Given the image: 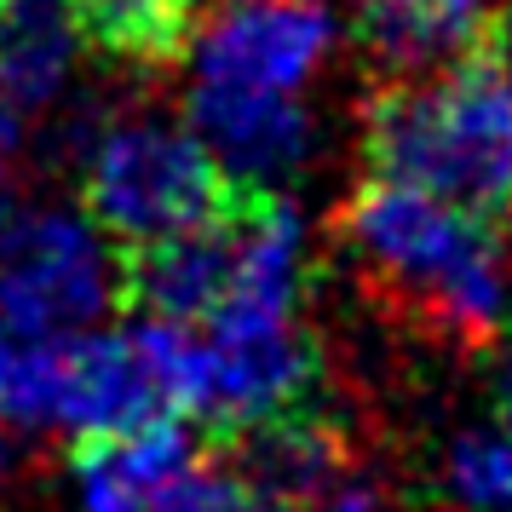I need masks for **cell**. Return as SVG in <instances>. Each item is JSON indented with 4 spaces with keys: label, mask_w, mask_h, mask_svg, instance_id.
Here are the masks:
<instances>
[{
    "label": "cell",
    "mask_w": 512,
    "mask_h": 512,
    "mask_svg": "<svg viewBox=\"0 0 512 512\" xmlns=\"http://www.w3.org/2000/svg\"><path fill=\"white\" fill-rule=\"evenodd\" d=\"M363 162L466 208L495 231L512 225V70L501 41L415 81H392L363 110Z\"/></svg>",
    "instance_id": "obj_1"
},
{
    "label": "cell",
    "mask_w": 512,
    "mask_h": 512,
    "mask_svg": "<svg viewBox=\"0 0 512 512\" xmlns=\"http://www.w3.org/2000/svg\"><path fill=\"white\" fill-rule=\"evenodd\" d=\"M305 225L282 190L242 185L185 236L121 254V311L208 328L225 317H294L305 300Z\"/></svg>",
    "instance_id": "obj_2"
},
{
    "label": "cell",
    "mask_w": 512,
    "mask_h": 512,
    "mask_svg": "<svg viewBox=\"0 0 512 512\" xmlns=\"http://www.w3.org/2000/svg\"><path fill=\"white\" fill-rule=\"evenodd\" d=\"M340 236L392 294L415 305L432 334L455 346H484L495 334L507 305L495 225L420 185L369 173L340 208Z\"/></svg>",
    "instance_id": "obj_3"
},
{
    "label": "cell",
    "mask_w": 512,
    "mask_h": 512,
    "mask_svg": "<svg viewBox=\"0 0 512 512\" xmlns=\"http://www.w3.org/2000/svg\"><path fill=\"white\" fill-rule=\"evenodd\" d=\"M242 196V179L196 127L167 116H116L98 127L81 173V208L121 254L208 225Z\"/></svg>",
    "instance_id": "obj_4"
},
{
    "label": "cell",
    "mask_w": 512,
    "mask_h": 512,
    "mask_svg": "<svg viewBox=\"0 0 512 512\" xmlns=\"http://www.w3.org/2000/svg\"><path fill=\"white\" fill-rule=\"evenodd\" d=\"M121 311V248L81 213L29 208L0 225V328L12 340L81 334Z\"/></svg>",
    "instance_id": "obj_5"
},
{
    "label": "cell",
    "mask_w": 512,
    "mask_h": 512,
    "mask_svg": "<svg viewBox=\"0 0 512 512\" xmlns=\"http://www.w3.org/2000/svg\"><path fill=\"white\" fill-rule=\"evenodd\" d=\"M323 392V346L300 317H225L196 328V432L225 449L271 420L311 415Z\"/></svg>",
    "instance_id": "obj_6"
},
{
    "label": "cell",
    "mask_w": 512,
    "mask_h": 512,
    "mask_svg": "<svg viewBox=\"0 0 512 512\" xmlns=\"http://www.w3.org/2000/svg\"><path fill=\"white\" fill-rule=\"evenodd\" d=\"M196 420V328L139 317L116 334L64 340V426L133 432Z\"/></svg>",
    "instance_id": "obj_7"
},
{
    "label": "cell",
    "mask_w": 512,
    "mask_h": 512,
    "mask_svg": "<svg viewBox=\"0 0 512 512\" xmlns=\"http://www.w3.org/2000/svg\"><path fill=\"white\" fill-rule=\"evenodd\" d=\"M334 41V18L323 0H236L225 18H213L196 70L219 87H265L294 93L323 64Z\"/></svg>",
    "instance_id": "obj_8"
},
{
    "label": "cell",
    "mask_w": 512,
    "mask_h": 512,
    "mask_svg": "<svg viewBox=\"0 0 512 512\" xmlns=\"http://www.w3.org/2000/svg\"><path fill=\"white\" fill-rule=\"evenodd\" d=\"M190 127L213 144V156L231 167L242 185L277 190L311 156V116L294 104V93L196 81V93H190Z\"/></svg>",
    "instance_id": "obj_9"
},
{
    "label": "cell",
    "mask_w": 512,
    "mask_h": 512,
    "mask_svg": "<svg viewBox=\"0 0 512 512\" xmlns=\"http://www.w3.org/2000/svg\"><path fill=\"white\" fill-rule=\"evenodd\" d=\"M208 438H190V420L133 426V432H75L70 484L81 512H156L173 478L202 461Z\"/></svg>",
    "instance_id": "obj_10"
},
{
    "label": "cell",
    "mask_w": 512,
    "mask_h": 512,
    "mask_svg": "<svg viewBox=\"0 0 512 512\" xmlns=\"http://www.w3.org/2000/svg\"><path fill=\"white\" fill-rule=\"evenodd\" d=\"M489 35V0H357V41L392 81L443 70Z\"/></svg>",
    "instance_id": "obj_11"
},
{
    "label": "cell",
    "mask_w": 512,
    "mask_h": 512,
    "mask_svg": "<svg viewBox=\"0 0 512 512\" xmlns=\"http://www.w3.org/2000/svg\"><path fill=\"white\" fill-rule=\"evenodd\" d=\"M219 461H231L248 484L277 501L282 512H300L311 501L334 495L340 472H346V438L334 432V420L323 409L311 415H288V420H271L259 432H242L231 438L225 449H208Z\"/></svg>",
    "instance_id": "obj_12"
},
{
    "label": "cell",
    "mask_w": 512,
    "mask_h": 512,
    "mask_svg": "<svg viewBox=\"0 0 512 512\" xmlns=\"http://www.w3.org/2000/svg\"><path fill=\"white\" fill-rule=\"evenodd\" d=\"M81 41L133 70H167L190 52L202 0H64Z\"/></svg>",
    "instance_id": "obj_13"
},
{
    "label": "cell",
    "mask_w": 512,
    "mask_h": 512,
    "mask_svg": "<svg viewBox=\"0 0 512 512\" xmlns=\"http://www.w3.org/2000/svg\"><path fill=\"white\" fill-rule=\"evenodd\" d=\"M75 35L81 29L64 0H0V98L18 110L58 98Z\"/></svg>",
    "instance_id": "obj_14"
},
{
    "label": "cell",
    "mask_w": 512,
    "mask_h": 512,
    "mask_svg": "<svg viewBox=\"0 0 512 512\" xmlns=\"http://www.w3.org/2000/svg\"><path fill=\"white\" fill-rule=\"evenodd\" d=\"M449 489L472 512H512V432H466L449 455Z\"/></svg>",
    "instance_id": "obj_15"
},
{
    "label": "cell",
    "mask_w": 512,
    "mask_h": 512,
    "mask_svg": "<svg viewBox=\"0 0 512 512\" xmlns=\"http://www.w3.org/2000/svg\"><path fill=\"white\" fill-rule=\"evenodd\" d=\"M156 512H282L277 501H265L231 461L225 466H190L185 478H173Z\"/></svg>",
    "instance_id": "obj_16"
},
{
    "label": "cell",
    "mask_w": 512,
    "mask_h": 512,
    "mask_svg": "<svg viewBox=\"0 0 512 512\" xmlns=\"http://www.w3.org/2000/svg\"><path fill=\"white\" fill-rule=\"evenodd\" d=\"M18 139H24V127H18V104H6V98H0V196H6V185H12Z\"/></svg>",
    "instance_id": "obj_17"
},
{
    "label": "cell",
    "mask_w": 512,
    "mask_h": 512,
    "mask_svg": "<svg viewBox=\"0 0 512 512\" xmlns=\"http://www.w3.org/2000/svg\"><path fill=\"white\" fill-rule=\"evenodd\" d=\"M317 512H380V507H374L369 489H334V495L317 501Z\"/></svg>",
    "instance_id": "obj_18"
},
{
    "label": "cell",
    "mask_w": 512,
    "mask_h": 512,
    "mask_svg": "<svg viewBox=\"0 0 512 512\" xmlns=\"http://www.w3.org/2000/svg\"><path fill=\"white\" fill-rule=\"evenodd\" d=\"M495 409H501V426L512 432V340L501 351V369H495Z\"/></svg>",
    "instance_id": "obj_19"
},
{
    "label": "cell",
    "mask_w": 512,
    "mask_h": 512,
    "mask_svg": "<svg viewBox=\"0 0 512 512\" xmlns=\"http://www.w3.org/2000/svg\"><path fill=\"white\" fill-rule=\"evenodd\" d=\"M0 478H6V443H0Z\"/></svg>",
    "instance_id": "obj_20"
}]
</instances>
